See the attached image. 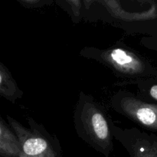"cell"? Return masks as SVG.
I'll use <instances>...</instances> for the list:
<instances>
[{
    "label": "cell",
    "mask_w": 157,
    "mask_h": 157,
    "mask_svg": "<svg viewBox=\"0 0 157 157\" xmlns=\"http://www.w3.org/2000/svg\"><path fill=\"white\" fill-rule=\"evenodd\" d=\"M6 118L21 143L19 157H63L59 140L56 135L49 133L42 124L29 117V127H25L10 115H7Z\"/></svg>",
    "instance_id": "obj_3"
},
{
    "label": "cell",
    "mask_w": 157,
    "mask_h": 157,
    "mask_svg": "<svg viewBox=\"0 0 157 157\" xmlns=\"http://www.w3.org/2000/svg\"><path fill=\"white\" fill-rule=\"evenodd\" d=\"M146 100L130 90H119L110 98V106L142 128L157 133V102Z\"/></svg>",
    "instance_id": "obj_4"
},
{
    "label": "cell",
    "mask_w": 157,
    "mask_h": 157,
    "mask_svg": "<svg viewBox=\"0 0 157 157\" xmlns=\"http://www.w3.org/2000/svg\"><path fill=\"white\" fill-rule=\"evenodd\" d=\"M141 1V2H151L153 0H140Z\"/></svg>",
    "instance_id": "obj_12"
},
{
    "label": "cell",
    "mask_w": 157,
    "mask_h": 157,
    "mask_svg": "<svg viewBox=\"0 0 157 157\" xmlns=\"http://www.w3.org/2000/svg\"><path fill=\"white\" fill-rule=\"evenodd\" d=\"M71 18L75 24H78L84 18L82 0H55Z\"/></svg>",
    "instance_id": "obj_9"
},
{
    "label": "cell",
    "mask_w": 157,
    "mask_h": 157,
    "mask_svg": "<svg viewBox=\"0 0 157 157\" xmlns=\"http://www.w3.org/2000/svg\"><path fill=\"white\" fill-rule=\"evenodd\" d=\"M18 3L27 9H39L50 6L55 0H16Z\"/></svg>",
    "instance_id": "obj_10"
},
{
    "label": "cell",
    "mask_w": 157,
    "mask_h": 157,
    "mask_svg": "<svg viewBox=\"0 0 157 157\" xmlns=\"http://www.w3.org/2000/svg\"><path fill=\"white\" fill-rule=\"evenodd\" d=\"M140 44L147 48L157 52V32L143 37L140 40Z\"/></svg>",
    "instance_id": "obj_11"
},
{
    "label": "cell",
    "mask_w": 157,
    "mask_h": 157,
    "mask_svg": "<svg viewBox=\"0 0 157 157\" xmlns=\"http://www.w3.org/2000/svg\"><path fill=\"white\" fill-rule=\"evenodd\" d=\"M73 121L78 137L103 156H110L114 139L111 118L94 97L80 92L74 110Z\"/></svg>",
    "instance_id": "obj_1"
},
{
    "label": "cell",
    "mask_w": 157,
    "mask_h": 157,
    "mask_svg": "<svg viewBox=\"0 0 157 157\" xmlns=\"http://www.w3.org/2000/svg\"><path fill=\"white\" fill-rule=\"evenodd\" d=\"M79 55L106 66L122 81L157 78L156 66L121 41L107 48L86 46L80 51Z\"/></svg>",
    "instance_id": "obj_2"
},
{
    "label": "cell",
    "mask_w": 157,
    "mask_h": 157,
    "mask_svg": "<svg viewBox=\"0 0 157 157\" xmlns=\"http://www.w3.org/2000/svg\"><path fill=\"white\" fill-rule=\"evenodd\" d=\"M113 137L130 157H157V135L136 127H120L111 119Z\"/></svg>",
    "instance_id": "obj_5"
},
{
    "label": "cell",
    "mask_w": 157,
    "mask_h": 157,
    "mask_svg": "<svg viewBox=\"0 0 157 157\" xmlns=\"http://www.w3.org/2000/svg\"><path fill=\"white\" fill-rule=\"evenodd\" d=\"M107 1H108V0H107Z\"/></svg>",
    "instance_id": "obj_13"
},
{
    "label": "cell",
    "mask_w": 157,
    "mask_h": 157,
    "mask_svg": "<svg viewBox=\"0 0 157 157\" xmlns=\"http://www.w3.org/2000/svg\"><path fill=\"white\" fill-rule=\"evenodd\" d=\"M21 145L9 123L0 117V157H19Z\"/></svg>",
    "instance_id": "obj_6"
},
{
    "label": "cell",
    "mask_w": 157,
    "mask_h": 157,
    "mask_svg": "<svg viewBox=\"0 0 157 157\" xmlns=\"http://www.w3.org/2000/svg\"><path fill=\"white\" fill-rule=\"evenodd\" d=\"M118 85H134L137 88L139 94L149 101L157 102V78L138 80L133 81H121Z\"/></svg>",
    "instance_id": "obj_8"
},
{
    "label": "cell",
    "mask_w": 157,
    "mask_h": 157,
    "mask_svg": "<svg viewBox=\"0 0 157 157\" xmlns=\"http://www.w3.org/2000/svg\"><path fill=\"white\" fill-rule=\"evenodd\" d=\"M0 95L13 104L24 95V92L18 87L12 73L2 62L0 63Z\"/></svg>",
    "instance_id": "obj_7"
}]
</instances>
